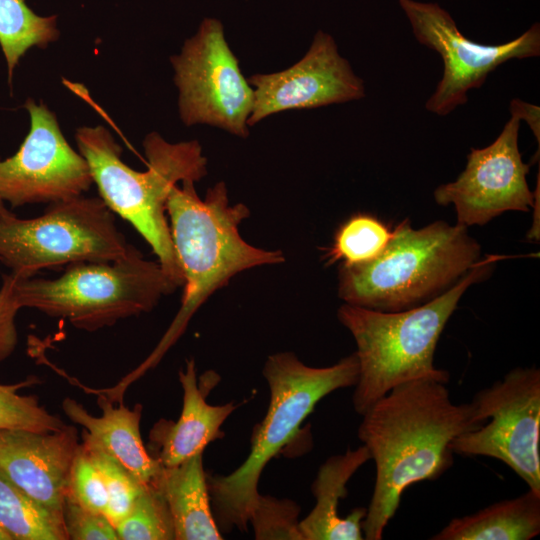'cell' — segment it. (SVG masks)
<instances>
[{"label": "cell", "mask_w": 540, "mask_h": 540, "mask_svg": "<svg viewBox=\"0 0 540 540\" xmlns=\"http://www.w3.org/2000/svg\"><path fill=\"white\" fill-rule=\"evenodd\" d=\"M194 183L186 179L181 187L175 185L166 204L171 237L185 280L181 306L148 357L116 385L103 389L114 401H123L127 388L159 364L214 292L242 271L285 260L281 251L257 248L242 238L239 225L250 211L242 203L230 204L224 182L209 188L204 199L197 195Z\"/></svg>", "instance_id": "cell-2"}, {"label": "cell", "mask_w": 540, "mask_h": 540, "mask_svg": "<svg viewBox=\"0 0 540 540\" xmlns=\"http://www.w3.org/2000/svg\"><path fill=\"white\" fill-rule=\"evenodd\" d=\"M115 528L119 540H175L169 507L153 484L144 487L129 513Z\"/></svg>", "instance_id": "cell-25"}, {"label": "cell", "mask_w": 540, "mask_h": 540, "mask_svg": "<svg viewBox=\"0 0 540 540\" xmlns=\"http://www.w3.org/2000/svg\"><path fill=\"white\" fill-rule=\"evenodd\" d=\"M38 382L36 376L12 384L0 383V429H23L37 432L57 431L67 424L40 405L35 395H21L19 390Z\"/></svg>", "instance_id": "cell-26"}, {"label": "cell", "mask_w": 540, "mask_h": 540, "mask_svg": "<svg viewBox=\"0 0 540 540\" xmlns=\"http://www.w3.org/2000/svg\"><path fill=\"white\" fill-rule=\"evenodd\" d=\"M171 63L185 125L208 124L242 138L249 135L254 90L243 76L219 20L205 18L180 54L171 57Z\"/></svg>", "instance_id": "cell-10"}, {"label": "cell", "mask_w": 540, "mask_h": 540, "mask_svg": "<svg viewBox=\"0 0 540 540\" xmlns=\"http://www.w3.org/2000/svg\"><path fill=\"white\" fill-rule=\"evenodd\" d=\"M24 108L30 129L18 151L0 161V198L15 208L83 195L93 184L86 159L66 141L44 103L29 98Z\"/></svg>", "instance_id": "cell-12"}, {"label": "cell", "mask_w": 540, "mask_h": 540, "mask_svg": "<svg viewBox=\"0 0 540 540\" xmlns=\"http://www.w3.org/2000/svg\"><path fill=\"white\" fill-rule=\"evenodd\" d=\"M392 236L393 230L376 216L357 213L339 226L323 258L327 265L336 262L344 267L365 264L384 251Z\"/></svg>", "instance_id": "cell-23"}, {"label": "cell", "mask_w": 540, "mask_h": 540, "mask_svg": "<svg viewBox=\"0 0 540 540\" xmlns=\"http://www.w3.org/2000/svg\"><path fill=\"white\" fill-rule=\"evenodd\" d=\"M58 37L56 16L37 15L25 0H0V46L10 85L14 69L24 54L32 47L45 48Z\"/></svg>", "instance_id": "cell-22"}, {"label": "cell", "mask_w": 540, "mask_h": 540, "mask_svg": "<svg viewBox=\"0 0 540 540\" xmlns=\"http://www.w3.org/2000/svg\"><path fill=\"white\" fill-rule=\"evenodd\" d=\"M217 376L210 371L198 379L193 358L187 359L184 369L179 371L183 391L181 414L176 421L161 418L149 432L148 452L161 466L178 465L224 437L222 425L238 405L233 401L223 405L207 402Z\"/></svg>", "instance_id": "cell-16"}, {"label": "cell", "mask_w": 540, "mask_h": 540, "mask_svg": "<svg viewBox=\"0 0 540 540\" xmlns=\"http://www.w3.org/2000/svg\"><path fill=\"white\" fill-rule=\"evenodd\" d=\"M299 513L300 506L290 499L259 494L249 524L257 540H303Z\"/></svg>", "instance_id": "cell-27"}, {"label": "cell", "mask_w": 540, "mask_h": 540, "mask_svg": "<svg viewBox=\"0 0 540 540\" xmlns=\"http://www.w3.org/2000/svg\"><path fill=\"white\" fill-rule=\"evenodd\" d=\"M151 484L166 500L175 540L223 539L211 508L203 453L175 466H162Z\"/></svg>", "instance_id": "cell-19"}, {"label": "cell", "mask_w": 540, "mask_h": 540, "mask_svg": "<svg viewBox=\"0 0 540 540\" xmlns=\"http://www.w3.org/2000/svg\"><path fill=\"white\" fill-rule=\"evenodd\" d=\"M18 278L11 272L5 274L0 287V363L13 354L18 343L15 319L22 309L16 293Z\"/></svg>", "instance_id": "cell-30"}, {"label": "cell", "mask_w": 540, "mask_h": 540, "mask_svg": "<svg viewBox=\"0 0 540 540\" xmlns=\"http://www.w3.org/2000/svg\"><path fill=\"white\" fill-rule=\"evenodd\" d=\"M503 258L486 256L449 289L406 310L388 312L347 303L338 309V320L357 347L358 378L352 403L359 415L401 383L420 379L449 382V373L434 365L442 331L465 291L487 278L495 262Z\"/></svg>", "instance_id": "cell-3"}, {"label": "cell", "mask_w": 540, "mask_h": 540, "mask_svg": "<svg viewBox=\"0 0 540 540\" xmlns=\"http://www.w3.org/2000/svg\"><path fill=\"white\" fill-rule=\"evenodd\" d=\"M176 290L160 263L145 259L133 245L116 261L74 263L55 279L19 277L16 284L21 308L88 332L150 312Z\"/></svg>", "instance_id": "cell-7"}, {"label": "cell", "mask_w": 540, "mask_h": 540, "mask_svg": "<svg viewBox=\"0 0 540 540\" xmlns=\"http://www.w3.org/2000/svg\"><path fill=\"white\" fill-rule=\"evenodd\" d=\"M78 431L0 429V472L42 505L62 512Z\"/></svg>", "instance_id": "cell-15"}, {"label": "cell", "mask_w": 540, "mask_h": 540, "mask_svg": "<svg viewBox=\"0 0 540 540\" xmlns=\"http://www.w3.org/2000/svg\"><path fill=\"white\" fill-rule=\"evenodd\" d=\"M0 540H11L7 533L0 527Z\"/></svg>", "instance_id": "cell-32"}, {"label": "cell", "mask_w": 540, "mask_h": 540, "mask_svg": "<svg viewBox=\"0 0 540 540\" xmlns=\"http://www.w3.org/2000/svg\"><path fill=\"white\" fill-rule=\"evenodd\" d=\"M62 514L68 540H119L105 514L88 510L69 497L65 498Z\"/></svg>", "instance_id": "cell-29"}, {"label": "cell", "mask_w": 540, "mask_h": 540, "mask_svg": "<svg viewBox=\"0 0 540 540\" xmlns=\"http://www.w3.org/2000/svg\"><path fill=\"white\" fill-rule=\"evenodd\" d=\"M66 497L88 510L105 514L108 498L103 479L81 443L71 465Z\"/></svg>", "instance_id": "cell-28"}, {"label": "cell", "mask_w": 540, "mask_h": 540, "mask_svg": "<svg viewBox=\"0 0 540 540\" xmlns=\"http://www.w3.org/2000/svg\"><path fill=\"white\" fill-rule=\"evenodd\" d=\"M417 41L436 51L444 64L443 76L425 108L439 116L467 102V92L480 88L487 76L511 59L540 54V26L534 23L517 38L485 45L466 38L452 16L437 3L399 0Z\"/></svg>", "instance_id": "cell-11"}, {"label": "cell", "mask_w": 540, "mask_h": 540, "mask_svg": "<svg viewBox=\"0 0 540 540\" xmlns=\"http://www.w3.org/2000/svg\"><path fill=\"white\" fill-rule=\"evenodd\" d=\"M371 460L362 444L343 454L329 457L318 469L311 491L315 497L312 510L299 522L303 540H361L366 508L357 507L346 517L339 515L338 505L347 496V483L356 471Z\"/></svg>", "instance_id": "cell-18"}, {"label": "cell", "mask_w": 540, "mask_h": 540, "mask_svg": "<svg viewBox=\"0 0 540 540\" xmlns=\"http://www.w3.org/2000/svg\"><path fill=\"white\" fill-rule=\"evenodd\" d=\"M130 246L100 197L50 203L41 216L30 219L7 208L0 213V262L21 278L59 265L113 262Z\"/></svg>", "instance_id": "cell-8"}, {"label": "cell", "mask_w": 540, "mask_h": 540, "mask_svg": "<svg viewBox=\"0 0 540 540\" xmlns=\"http://www.w3.org/2000/svg\"><path fill=\"white\" fill-rule=\"evenodd\" d=\"M262 374L269 388V405L253 428L248 457L227 475L207 474L211 508L222 534L248 529L267 463L299 433L322 398L355 386L358 361L354 352L331 366L312 367L295 353L284 351L267 358Z\"/></svg>", "instance_id": "cell-5"}, {"label": "cell", "mask_w": 540, "mask_h": 540, "mask_svg": "<svg viewBox=\"0 0 540 540\" xmlns=\"http://www.w3.org/2000/svg\"><path fill=\"white\" fill-rule=\"evenodd\" d=\"M471 402L484 423L456 437L453 453L498 459L540 492V370L514 368Z\"/></svg>", "instance_id": "cell-9"}, {"label": "cell", "mask_w": 540, "mask_h": 540, "mask_svg": "<svg viewBox=\"0 0 540 540\" xmlns=\"http://www.w3.org/2000/svg\"><path fill=\"white\" fill-rule=\"evenodd\" d=\"M95 395L101 416L91 415L82 404L70 397L62 401V410L73 423L83 426L139 482L151 484L162 466L149 454L141 437L142 404L137 403L133 408L123 403L115 406V402L104 394Z\"/></svg>", "instance_id": "cell-17"}, {"label": "cell", "mask_w": 540, "mask_h": 540, "mask_svg": "<svg viewBox=\"0 0 540 540\" xmlns=\"http://www.w3.org/2000/svg\"><path fill=\"white\" fill-rule=\"evenodd\" d=\"M446 385L431 379L401 383L361 415L357 435L376 472L362 522L365 539H382L404 491L438 479L453 464L451 442L484 423L472 402L453 403Z\"/></svg>", "instance_id": "cell-1"}, {"label": "cell", "mask_w": 540, "mask_h": 540, "mask_svg": "<svg viewBox=\"0 0 540 540\" xmlns=\"http://www.w3.org/2000/svg\"><path fill=\"white\" fill-rule=\"evenodd\" d=\"M467 227L436 221L414 229L408 219L393 229L374 260L340 266L338 295L347 304L380 311L406 310L443 293L480 260Z\"/></svg>", "instance_id": "cell-6"}, {"label": "cell", "mask_w": 540, "mask_h": 540, "mask_svg": "<svg viewBox=\"0 0 540 540\" xmlns=\"http://www.w3.org/2000/svg\"><path fill=\"white\" fill-rule=\"evenodd\" d=\"M520 119L510 117L499 136L487 147L471 148L467 164L453 182L434 191L437 204H452L457 224L483 225L506 211L528 212L535 203L527 183L530 165L518 147Z\"/></svg>", "instance_id": "cell-13"}, {"label": "cell", "mask_w": 540, "mask_h": 540, "mask_svg": "<svg viewBox=\"0 0 540 540\" xmlns=\"http://www.w3.org/2000/svg\"><path fill=\"white\" fill-rule=\"evenodd\" d=\"M254 101L248 126L272 114L292 109H312L362 99L363 80L343 58L333 37L319 30L309 50L293 66L248 78Z\"/></svg>", "instance_id": "cell-14"}, {"label": "cell", "mask_w": 540, "mask_h": 540, "mask_svg": "<svg viewBox=\"0 0 540 540\" xmlns=\"http://www.w3.org/2000/svg\"><path fill=\"white\" fill-rule=\"evenodd\" d=\"M84 449L98 469L107 492L105 515L116 525L129 513L136 498L146 485L139 482L116 458L83 429Z\"/></svg>", "instance_id": "cell-24"}, {"label": "cell", "mask_w": 540, "mask_h": 540, "mask_svg": "<svg viewBox=\"0 0 540 540\" xmlns=\"http://www.w3.org/2000/svg\"><path fill=\"white\" fill-rule=\"evenodd\" d=\"M510 113L512 116L525 120L532 130L537 143H540V108L534 104L513 99L510 102Z\"/></svg>", "instance_id": "cell-31"}, {"label": "cell", "mask_w": 540, "mask_h": 540, "mask_svg": "<svg viewBox=\"0 0 540 540\" xmlns=\"http://www.w3.org/2000/svg\"><path fill=\"white\" fill-rule=\"evenodd\" d=\"M540 533V492L528 489L452 519L433 540H530Z\"/></svg>", "instance_id": "cell-20"}, {"label": "cell", "mask_w": 540, "mask_h": 540, "mask_svg": "<svg viewBox=\"0 0 540 540\" xmlns=\"http://www.w3.org/2000/svg\"><path fill=\"white\" fill-rule=\"evenodd\" d=\"M75 139L100 198L145 239L174 286L183 287L184 275L173 245L166 204L178 182H197L207 175V159L199 142L169 143L151 132L143 141L147 169L136 171L122 161L121 146L104 126L79 127Z\"/></svg>", "instance_id": "cell-4"}, {"label": "cell", "mask_w": 540, "mask_h": 540, "mask_svg": "<svg viewBox=\"0 0 540 540\" xmlns=\"http://www.w3.org/2000/svg\"><path fill=\"white\" fill-rule=\"evenodd\" d=\"M4 203H5V202L0 198V213H1L4 209H6Z\"/></svg>", "instance_id": "cell-33"}, {"label": "cell", "mask_w": 540, "mask_h": 540, "mask_svg": "<svg viewBox=\"0 0 540 540\" xmlns=\"http://www.w3.org/2000/svg\"><path fill=\"white\" fill-rule=\"evenodd\" d=\"M0 527L11 540H68L62 512L42 505L1 472Z\"/></svg>", "instance_id": "cell-21"}]
</instances>
